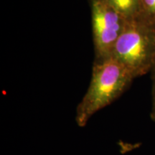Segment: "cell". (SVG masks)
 <instances>
[{"instance_id": "1", "label": "cell", "mask_w": 155, "mask_h": 155, "mask_svg": "<svg viewBox=\"0 0 155 155\" xmlns=\"http://www.w3.org/2000/svg\"><path fill=\"white\" fill-rule=\"evenodd\" d=\"M134 78L113 57L95 59L87 91L77 106L75 121L84 127L98 111L117 100Z\"/></svg>"}, {"instance_id": "2", "label": "cell", "mask_w": 155, "mask_h": 155, "mask_svg": "<svg viewBox=\"0 0 155 155\" xmlns=\"http://www.w3.org/2000/svg\"><path fill=\"white\" fill-rule=\"evenodd\" d=\"M111 56L134 78L147 74L155 62V30L138 20L128 22Z\"/></svg>"}, {"instance_id": "3", "label": "cell", "mask_w": 155, "mask_h": 155, "mask_svg": "<svg viewBox=\"0 0 155 155\" xmlns=\"http://www.w3.org/2000/svg\"><path fill=\"white\" fill-rule=\"evenodd\" d=\"M95 59L111 56L128 22L104 0H90Z\"/></svg>"}, {"instance_id": "4", "label": "cell", "mask_w": 155, "mask_h": 155, "mask_svg": "<svg viewBox=\"0 0 155 155\" xmlns=\"http://www.w3.org/2000/svg\"><path fill=\"white\" fill-rule=\"evenodd\" d=\"M128 22L137 20L139 14V0H104Z\"/></svg>"}, {"instance_id": "5", "label": "cell", "mask_w": 155, "mask_h": 155, "mask_svg": "<svg viewBox=\"0 0 155 155\" xmlns=\"http://www.w3.org/2000/svg\"><path fill=\"white\" fill-rule=\"evenodd\" d=\"M137 20L155 30V0H139V14Z\"/></svg>"}, {"instance_id": "6", "label": "cell", "mask_w": 155, "mask_h": 155, "mask_svg": "<svg viewBox=\"0 0 155 155\" xmlns=\"http://www.w3.org/2000/svg\"><path fill=\"white\" fill-rule=\"evenodd\" d=\"M152 73V104L150 117L153 121H155V67L151 71Z\"/></svg>"}, {"instance_id": "7", "label": "cell", "mask_w": 155, "mask_h": 155, "mask_svg": "<svg viewBox=\"0 0 155 155\" xmlns=\"http://www.w3.org/2000/svg\"><path fill=\"white\" fill-rule=\"evenodd\" d=\"M155 67V62H154V66H153V68H154Z\"/></svg>"}]
</instances>
